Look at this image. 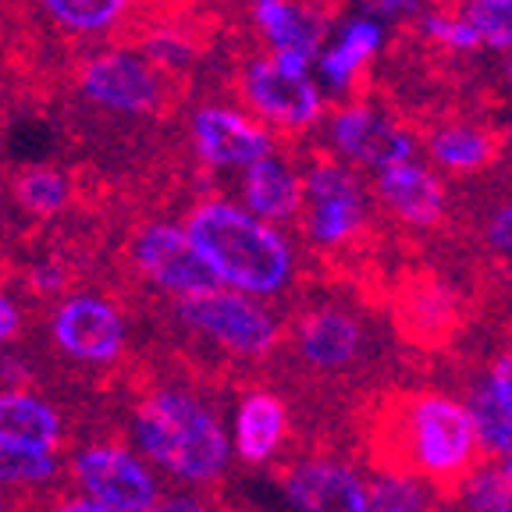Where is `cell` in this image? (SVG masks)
<instances>
[{"instance_id":"cell-1","label":"cell","mask_w":512,"mask_h":512,"mask_svg":"<svg viewBox=\"0 0 512 512\" xmlns=\"http://www.w3.org/2000/svg\"><path fill=\"white\" fill-rule=\"evenodd\" d=\"M189 235L214 267L217 281L249 296H274L292 278V246L274 221L239 203H203L185 221Z\"/></svg>"},{"instance_id":"cell-2","label":"cell","mask_w":512,"mask_h":512,"mask_svg":"<svg viewBox=\"0 0 512 512\" xmlns=\"http://www.w3.org/2000/svg\"><path fill=\"white\" fill-rule=\"evenodd\" d=\"M132 434L146 459L185 480H214L232 456V441L221 424L182 392H160L143 402Z\"/></svg>"},{"instance_id":"cell-3","label":"cell","mask_w":512,"mask_h":512,"mask_svg":"<svg viewBox=\"0 0 512 512\" xmlns=\"http://www.w3.org/2000/svg\"><path fill=\"white\" fill-rule=\"evenodd\" d=\"M242 96L264 125L292 128V132L317 125L331 104L310 61H292L278 54L256 57L249 64Z\"/></svg>"},{"instance_id":"cell-4","label":"cell","mask_w":512,"mask_h":512,"mask_svg":"<svg viewBox=\"0 0 512 512\" xmlns=\"http://www.w3.org/2000/svg\"><path fill=\"white\" fill-rule=\"evenodd\" d=\"M178 317L200 335L214 338L217 345L242 356H260L278 342V324L260 296H249L239 288L214 285L207 292L178 299Z\"/></svg>"},{"instance_id":"cell-5","label":"cell","mask_w":512,"mask_h":512,"mask_svg":"<svg viewBox=\"0 0 512 512\" xmlns=\"http://www.w3.org/2000/svg\"><path fill=\"white\" fill-rule=\"evenodd\" d=\"M328 143L338 160L349 168H360L377 175L381 168L420 153V143L413 139L406 125L392 118L381 107L367 100H345L328 118Z\"/></svg>"},{"instance_id":"cell-6","label":"cell","mask_w":512,"mask_h":512,"mask_svg":"<svg viewBox=\"0 0 512 512\" xmlns=\"http://www.w3.org/2000/svg\"><path fill=\"white\" fill-rule=\"evenodd\" d=\"M303 185V224L317 246H342L367 224V189L345 160H317Z\"/></svg>"},{"instance_id":"cell-7","label":"cell","mask_w":512,"mask_h":512,"mask_svg":"<svg viewBox=\"0 0 512 512\" xmlns=\"http://www.w3.org/2000/svg\"><path fill=\"white\" fill-rule=\"evenodd\" d=\"M388 36H392V25L367 11H349L335 29H328L324 47L313 61V72L328 100H349L356 93L367 68L388 47Z\"/></svg>"},{"instance_id":"cell-8","label":"cell","mask_w":512,"mask_h":512,"mask_svg":"<svg viewBox=\"0 0 512 512\" xmlns=\"http://www.w3.org/2000/svg\"><path fill=\"white\" fill-rule=\"evenodd\" d=\"M132 256L153 285L168 288L178 299L221 285L185 224H150L146 232H139Z\"/></svg>"},{"instance_id":"cell-9","label":"cell","mask_w":512,"mask_h":512,"mask_svg":"<svg viewBox=\"0 0 512 512\" xmlns=\"http://www.w3.org/2000/svg\"><path fill=\"white\" fill-rule=\"evenodd\" d=\"M75 480L89 498L118 512H150L157 502V480L125 448L93 445L75 456Z\"/></svg>"},{"instance_id":"cell-10","label":"cell","mask_w":512,"mask_h":512,"mask_svg":"<svg viewBox=\"0 0 512 512\" xmlns=\"http://www.w3.org/2000/svg\"><path fill=\"white\" fill-rule=\"evenodd\" d=\"M416 25L427 40L456 54H473V50L512 54V0H463L459 11H424Z\"/></svg>"},{"instance_id":"cell-11","label":"cell","mask_w":512,"mask_h":512,"mask_svg":"<svg viewBox=\"0 0 512 512\" xmlns=\"http://www.w3.org/2000/svg\"><path fill=\"white\" fill-rule=\"evenodd\" d=\"M477 445V427H473L470 406L448 399H424L413 409V448L416 459L431 473H456L466 466Z\"/></svg>"},{"instance_id":"cell-12","label":"cell","mask_w":512,"mask_h":512,"mask_svg":"<svg viewBox=\"0 0 512 512\" xmlns=\"http://www.w3.org/2000/svg\"><path fill=\"white\" fill-rule=\"evenodd\" d=\"M192 143L210 168H249L253 160L274 150L264 121L235 107H200L192 118Z\"/></svg>"},{"instance_id":"cell-13","label":"cell","mask_w":512,"mask_h":512,"mask_svg":"<svg viewBox=\"0 0 512 512\" xmlns=\"http://www.w3.org/2000/svg\"><path fill=\"white\" fill-rule=\"evenodd\" d=\"M54 342L82 363H107L125 345V320L111 303L96 296H75L54 313Z\"/></svg>"},{"instance_id":"cell-14","label":"cell","mask_w":512,"mask_h":512,"mask_svg":"<svg viewBox=\"0 0 512 512\" xmlns=\"http://www.w3.org/2000/svg\"><path fill=\"white\" fill-rule=\"evenodd\" d=\"M374 196L388 214H395L406 224H416V228L434 224L445 210V185L438 178V168L420 153L377 171Z\"/></svg>"},{"instance_id":"cell-15","label":"cell","mask_w":512,"mask_h":512,"mask_svg":"<svg viewBox=\"0 0 512 512\" xmlns=\"http://www.w3.org/2000/svg\"><path fill=\"white\" fill-rule=\"evenodd\" d=\"M82 93L121 114H143L157 104L160 86L150 64L136 54H96L82 68Z\"/></svg>"},{"instance_id":"cell-16","label":"cell","mask_w":512,"mask_h":512,"mask_svg":"<svg viewBox=\"0 0 512 512\" xmlns=\"http://www.w3.org/2000/svg\"><path fill=\"white\" fill-rule=\"evenodd\" d=\"M253 22L267 43V54L292 57V61H317L328 25L317 11L299 0H256Z\"/></svg>"},{"instance_id":"cell-17","label":"cell","mask_w":512,"mask_h":512,"mask_svg":"<svg viewBox=\"0 0 512 512\" xmlns=\"http://www.w3.org/2000/svg\"><path fill=\"white\" fill-rule=\"evenodd\" d=\"M288 498L299 512H374L370 488L335 463H306L288 477Z\"/></svg>"},{"instance_id":"cell-18","label":"cell","mask_w":512,"mask_h":512,"mask_svg":"<svg viewBox=\"0 0 512 512\" xmlns=\"http://www.w3.org/2000/svg\"><path fill=\"white\" fill-rule=\"evenodd\" d=\"M303 196V175L274 150L267 157L253 160L249 168H242V207L267 217V221L278 224L303 214Z\"/></svg>"},{"instance_id":"cell-19","label":"cell","mask_w":512,"mask_h":512,"mask_svg":"<svg viewBox=\"0 0 512 512\" xmlns=\"http://www.w3.org/2000/svg\"><path fill=\"white\" fill-rule=\"evenodd\" d=\"M427 160L438 171L448 175H473V171L488 168L498 153V139L488 128L473 125V121H445L427 136L424 146Z\"/></svg>"},{"instance_id":"cell-20","label":"cell","mask_w":512,"mask_h":512,"mask_svg":"<svg viewBox=\"0 0 512 512\" xmlns=\"http://www.w3.org/2000/svg\"><path fill=\"white\" fill-rule=\"evenodd\" d=\"M299 349L313 367H345L360 349V324L338 306H320L299 324Z\"/></svg>"},{"instance_id":"cell-21","label":"cell","mask_w":512,"mask_h":512,"mask_svg":"<svg viewBox=\"0 0 512 512\" xmlns=\"http://www.w3.org/2000/svg\"><path fill=\"white\" fill-rule=\"evenodd\" d=\"M0 441L54 452L61 441V416L36 395L0 392Z\"/></svg>"},{"instance_id":"cell-22","label":"cell","mask_w":512,"mask_h":512,"mask_svg":"<svg viewBox=\"0 0 512 512\" xmlns=\"http://www.w3.org/2000/svg\"><path fill=\"white\" fill-rule=\"evenodd\" d=\"M285 434V409L274 395H249L235 416V448L246 463H264L278 452Z\"/></svg>"},{"instance_id":"cell-23","label":"cell","mask_w":512,"mask_h":512,"mask_svg":"<svg viewBox=\"0 0 512 512\" xmlns=\"http://www.w3.org/2000/svg\"><path fill=\"white\" fill-rule=\"evenodd\" d=\"M470 416L477 427V441L491 452L509 459L512 456V409L505 406L502 395L491 388V381L470 399Z\"/></svg>"},{"instance_id":"cell-24","label":"cell","mask_w":512,"mask_h":512,"mask_svg":"<svg viewBox=\"0 0 512 512\" xmlns=\"http://www.w3.org/2000/svg\"><path fill=\"white\" fill-rule=\"evenodd\" d=\"M128 0H43V8L61 22L64 29L75 32H96L107 29L121 18Z\"/></svg>"},{"instance_id":"cell-25","label":"cell","mask_w":512,"mask_h":512,"mask_svg":"<svg viewBox=\"0 0 512 512\" xmlns=\"http://www.w3.org/2000/svg\"><path fill=\"white\" fill-rule=\"evenodd\" d=\"M15 196L32 214H57L68 203V182L54 168H29L15 185Z\"/></svg>"},{"instance_id":"cell-26","label":"cell","mask_w":512,"mask_h":512,"mask_svg":"<svg viewBox=\"0 0 512 512\" xmlns=\"http://www.w3.org/2000/svg\"><path fill=\"white\" fill-rule=\"evenodd\" d=\"M57 470L50 448H25L0 441V484H40Z\"/></svg>"},{"instance_id":"cell-27","label":"cell","mask_w":512,"mask_h":512,"mask_svg":"<svg viewBox=\"0 0 512 512\" xmlns=\"http://www.w3.org/2000/svg\"><path fill=\"white\" fill-rule=\"evenodd\" d=\"M370 502H374V512H424V491L416 488L413 480L402 477H381L370 488Z\"/></svg>"},{"instance_id":"cell-28","label":"cell","mask_w":512,"mask_h":512,"mask_svg":"<svg viewBox=\"0 0 512 512\" xmlns=\"http://www.w3.org/2000/svg\"><path fill=\"white\" fill-rule=\"evenodd\" d=\"M466 502L473 512H512V480L502 473H480L470 480Z\"/></svg>"},{"instance_id":"cell-29","label":"cell","mask_w":512,"mask_h":512,"mask_svg":"<svg viewBox=\"0 0 512 512\" xmlns=\"http://www.w3.org/2000/svg\"><path fill=\"white\" fill-rule=\"evenodd\" d=\"M352 11H367V15L381 18V22H409V18L424 15V4L420 0H349Z\"/></svg>"},{"instance_id":"cell-30","label":"cell","mask_w":512,"mask_h":512,"mask_svg":"<svg viewBox=\"0 0 512 512\" xmlns=\"http://www.w3.org/2000/svg\"><path fill=\"white\" fill-rule=\"evenodd\" d=\"M488 235H491V242H495L498 253L512 256V203L498 210L495 221H491V232Z\"/></svg>"},{"instance_id":"cell-31","label":"cell","mask_w":512,"mask_h":512,"mask_svg":"<svg viewBox=\"0 0 512 512\" xmlns=\"http://www.w3.org/2000/svg\"><path fill=\"white\" fill-rule=\"evenodd\" d=\"M491 388H495L505 399V406L512 409V352L495 363V370H491Z\"/></svg>"},{"instance_id":"cell-32","label":"cell","mask_w":512,"mask_h":512,"mask_svg":"<svg viewBox=\"0 0 512 512\" xmlns=\"http://www.w3.org/2000/svg\"><path fill=\"white\" fill-rule=\"evenodd\" d=\"M150 512H207L196 498H185V495H171V498H157Z\"/></svg>"},{"instance_id":"cell-33","label":"cell","mask_w":512,"mask_h":512,"mask_svg":"<svg viewBox=\"0 0 512 512\" xmlns=\"http://www.w3.org/2000/svg\"><path fill=\"white\" fill-rule=\"evenodd\" d=\"M15 331H18V310H15V303L0 292V342H4V338H11Z\"/></svg>"},{"instance_id":"cell-34","label":"cell","mask_w":512,"mask_h":512,"mask_svg":"<svg viewBox=\"0 0 512 512\" xmlns=\"http://www.w3.org/2000/svg\"><path fill=\"white\" fill-rule=\"evenodd\" d=\"M54 512H118V509H111V505H104V502H96V498H75V502H64V505H57Z\"/></svg>"},{"instance_id":"cell-35","label":"cell","mask_w":512,"mask_h":512,"mask_svg":"<svg viewBox=\"0 0 512 512\" xmlns=\"http://www.w3.org/2000/svg\"><path fill=\"white\" fill-rule=\"evenodd\" d=\"M61 271H54V267H40V271L32 274V285L40 288V292H57L61 288Z\"/></svg>"},{"instance_id":"cell-36","label":"cell","mask_w":512,"mask_h":512,"mask_svg":"<svg viewBox=\"0 0 512 512\" xmlns=\"http://www.w3.org/2000/svg\"><path fill=\"white\" fill-rule=\"evenodd\" d=\"M505 477H509V480H512V456H509V459H505Z\"/></svg>"},{"instance_id":"cell-37","label":"cell","mask_w":512,"mask_h":512,"mask_svg":"<svg viewBox=\"0 0 512 512\" xmlns=\"http://www.w3.org/2000/svg\"><path fill=\"white\" fill-rule=\"evenodd\" d=\"M509 146H512V132H509Z\"/></svg>"},{"instance_id":"cell-38","label":"cell","mask_w":512,"mask_h":512,"mask_svg":"<svg viewBox=\"0 0 512 512\" xmlns=\"http://www.w3.org/2000/svg\"><path fill=\"white\" fill-rule=\"evenodd\" d=\"M0 512H4V509H0Z\"/></svg>"}]
</instances>
